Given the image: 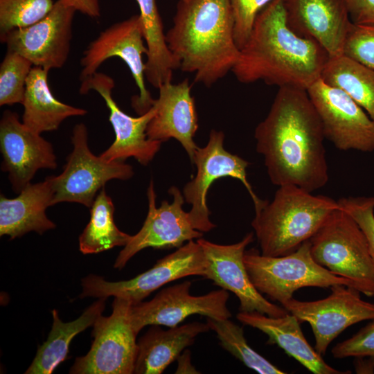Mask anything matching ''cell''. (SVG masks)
<instances>
[{"label": "cell", "mask_w": 374, "mask_h": 374, "mask_svg": "<svg viewBox=\"0 0 374 374\" xmlns=\"http://www.w3.org/2000/svg\"><path fill=\"white\" fill-rule=\"evenodd\" d=\"M254 138L273 184L294 185L312 193L328 183L326 137L305 89L279 87Z\"/></svg>", "instance_id": "6da1fadb"}, {"label": "cell", "mask_w": 374, "mask_h": 374, "mask_svg": "<svg viewBox=\"0 0 374 374\" xmlns=\"http://www.w3.org/2000/svg\"><path fill=\"white\" fill-rule=\"evenodd\" d=\"M329 58L320 44L289 28L284 0H272L257 15L231 71L241 83L306 90L321 78Z\"/></svg>", "instance_id": "7a4b0ae2"}, {"label": "cell", "mask_w": 374, "mask_h": 374, "mask_svg": "<svg viewBox=\"0 0 374 374\" xmlns=\"http://www.w3.org/2000/svg\"><path fill=\"white\" fill-rule=\"evenodd\" d=\"M166 38L179 69L207 87L232 70L240 54L230 0L179 1Z\"/></svg>", "instance_id": "3957f363"}, {"label": "cell", "mask_w": 374, "mask_h": 374, "mask_svg": "<svg viewBox=\"0 0 374 374\" xmlns=\"http://www.w3.org/2000/svg\"><path fill=\"white\" fill-rule=\"evenodd\" d=\"M337 201L294 185L278 186L273 199L255 211L251 226L261 254L281 256L296 250L339 208Z\"/></svg>", "instance_id": "277c9868"}, {"label": "cell", "mask_w": 374, "mask_h": 374, "mask_svg": "<svg viewBox=\"0 0 374 374\" xmlns=\"http://www.w3.org/2000/svg\"><path fill=\"white\" fill-rule=\"evenodd\" d=\"M312 258L353 288L374 296V262L367 239L356 221L340 206L309 240Z\"/></svg>", "instance_id": "5b68a950"}, {"label": "cell", "mask_w": 374, "mask_h": 374, "mask_svg": "<svg viewBox=\"0 0 374 374\" xmlns=\"http://www.w3.org/2000/svg\"><path fill=\"white\" fill-rule=\"evenodd\" d=\"M244 262L255 287L281 305L303 287L330 288L335 285L353 287L348 280L315 262L309 240L291 253L281 256H264L255 249L245 251Z\"/></svg>", "instance_id": "8992f818"}, {"label": "cell", "mask_w": 374, "mask_h": 374, "mask_svg": "<svg viewBox=\"0 0 374 374\" xmlns=\"http://www.w3.org/2000/svg\"><path fill=\"white\" fill-rule=\"evenodd\" d=\"M73 148L66 158L63 171L50 176L53 190V205L76 202L91 207L97 191L109 180H126L134 175L132 167L124 161H108L94 155L88 145V130L84 123L73 129Z\"/></svg>", "instance_id": "52a82bcc"}, {"label": "cell", "mask_w": 374, "mask_h": 374, "mask_svg": "<svg viewBox=\"0 0 374 374\" xmlns=\"http://www.w3.org/2000/svg\"><path fill=\"white\" fill-rule=\"evenodd\" d=\"M132 305L127 299L114 297L111 315L97 318L91 348L86 355L76 359L70 373H134L138 346L130 319Z\"/></svg>", "instance_id": "ba28073f"}, {"label": "cell", "mask_w": 374, "mask_h": 374, "mask_svg": "<svg viewBox=\"0 0 374 374\" xmlns=\"http://www.w3.org/2000/svg\"><path fill=\"white\" fill-rule=\"evenodd\" d=\"M206 267L207 260L201 245L197 241L190 240L157 260L151 269L128 280L109 282L93 274L84 278L80 297H120L134 305L168 283L189 276L204 278Z\"/></svg>", "instance_id": "9c48e42d"}, {"label": "cell", "mask_w": 374, "mask_h": 374, "mask_svg": "<svg viewBox=\"0 0 374 374\" xmlns=\"http://www.w3.org/2000/svg\"><path fill=\"white\" fill-rule=\"evenodd\" d=\"M224 134L212 130L206 145L195 151L193 164L197 167V174L183 188V195L191 205L188 212L193 226L206 233L216 226L210 220V211L206 204L208 191L214 181L222 177H232L242 183L248 191L255 207L259 209L265 200L255 193L247 179L249 162L224 148Z\"/></svg>", "instance_id": "30bf717a"}, {"label": "cell", "mask_w": 374, "mask_h": 374, "mask_svg": "<svg viewBox=\"0 0 374 374\" xmlns=\"http://www.w3.org/2000/svg\"><path fill=\"white\" fill-rule=\"evenodd\" d=\"M147 54L140 16L134 15L111 25L90 42L80 60V81L96 73L107 60L121 58L128 66L139 88V94L132 98V105L141 115L153 106L155 100L145 83V62L143 57Z\"/></svg>", "instance_id": "8fae6325"}, {"label": "cell", "mask_w": 374, "mask_h": 374, "mask_svg": "<svg viewBox=\"0 0 374 374\" xmlns=\"http://www.w3.org/2000/svg\"><path fill=\"white\" fill-rule=\"evenodd\" d=\"M326 139L342 151H374V121L346 92L321 78L306 89Z\"/></svg>", "instance_id": "7c38bea8"}, {"label": "cell", "mask_w": 374, "mask_h": 374, "mask_svg": "<svg viewBox=\"0 0 374 374\" xmlns=\"http://www.w3.org/2000/svg\"><path fill=\"white\" fill-rule=\"evenodd\" d=\"M330 288L329 296L313 301L292 298L282 304L299 322H308L314 337V349L324 355L330 343L357 323L374 320V303L361 299L359 292L344 285Z\"/></svg>", "instance_id": "4fadbf2b"}, {"label": "cell", "mask_w": 374, "mask_h": 374, "mask_svg": "<svg viewBox=\"0 0 374 374\" xmlns=\"http://www.w3.org/2000/svg\"><path fill=\"white\" fill-rule=\"evenodd\" d=\"M168 192L173 197L172 202L164 200L157 208L154 182L150 181L147 190L148 211L145 222L120 251L114 265L115 268H123L135 254L145 248H179L184 242L202 238L203 233L194 229L188 213L183 208V193L176 186L170 187Z\"/></svg>", "instance_id": "5bb4252c"}, {"label": "cell", "mask_w": 374, "mask_h": 374, "mask_svg": "<svg viewBox=\"0 0 374 374\" xmlns=\"http://www.w3.org/2000/svg\"><path fill=\"white\" fill-rule=\"evenodd\" d=\"M191 282L178 283L161 290L152 300L132 305L130 319L138 333L146 326H178L187 317L199 314L215 319L231 317L227 308L229 294L224 289L201 296L190 294Z\"/></svg>", "instance_id": "9a60e30c"}, {"label": "cell", "mask_w": 374, "mask_h": 374, "mask_svg": "<svg viewBox=\"0 0 374 374\" xmlns=\"http://www.w3.org/2000/svg\"><path fill=\"white\" fill-rule=\"evenodd\" d=\"M75 10L57 0L50 13L39 21L14 30L2 39L7 51L16 52L34 66L46 71L60 69L71 51L72 26Z\"/></svg>", "instance_id": "2e32d148"}, {"label": "cell", "mask_w": 374, "mask_h": 374, "mask_svg": "<svg viewBox=\"0 0 374 374\" xmlns=\"http://www.w3.org/2000/svg\"><path fill=\"white\" fill-rule=\"evenodd\" d=\"M114 80L109 75L96 72L81 81L79 92L86 94L96 91L105 100L109 111V121L115 134V140L100 157L106 161H124L134 157L139 163L147 166L159 152L162 142L148 138V125L155 114L154 105L137 117L125 113L112 96Z\"/></svg>", "instance_id": "e0dca14e"}, {"label": "cell", "mask_w": 374, "mask_h": 374, "mask_svg": "<svg viewBox=\"0 0 374 374\" xmlns=\"http://www.w3.org/2000/svg\"><path fill=\"white\" fill-rule=\"evenodd\" d=\"M207 260L205 278L215 285L233 292L239 299L240 312H258L269 317H282L289 313L267 301L253 285L244 262L246 247L253 241V233H247L242 240L231 244H219L202 238L197 240Z\"/></svg>", "instance_id": "ac0fdd59"}, {"label": "cell", "mask_w": 374, "mask_h": 374, "mask_svg": "<svg viewBox=\"0 0 374 374\" xmlns=\"http://www.w3.org/2000/svg\"><path fill=\"white\" fill-rule=\"evenodd\" d=\"M1 170L15 192L30 183L39 169H55L56 157L51 143L20 121L16 112L6 110L0 121Z\"/></svg>", "instance_id": "d6986e66"}, {"label": "cell", "mask_w": 374, "mask_h": 374, "mask_svg": "<svg viewBox=\"0 0 374 374\" xmlns=\"http://www.w3.org/2000/svg\"><path fill=\"white\" fill-rule=\"evenodd\" d=\"M289 28L320 44L330 58L344 55L353 24L343 0H284Z\"/></svg>", "instance_id": "ffe728a7"}, {"label": "cell", "mask_w": 374, "mask_h": 374, "mask_svg": "<svg viewBox=\"0 0 374 374\" xmlns=\"http://www.w3.org/2000/svg\"><path fill=\"white\" fill-rule=\"evenodd\" d=\"M158 89L159 97L153 104L156 112L146 130L148 138L162 143L172 138L176 139L193 164L198 148L194 136L199 124L189 80L186 78L178 84L168 82Z\"/></svg>", "instance_id": "44dd1931"}, {"label": "cell", "mask_w": 374, "mask_h": 374, "mask_svg": "<svg viewBox=\"0 0 374 374\" xmlns=\"http://www.w3.org/2000/svg\"><path fill=\"white\" fill-rule=\"evenodd\" d=\"M236 318L242 323L257 328L268 337L267 344H276L314 374H345L325 362L307 341L300 322L293 314L273 317L258 312H240Z\"/></svg>", "instance_id": "7402d4cb"}, {"label": "cell", "mask_w": 374, "mask_h": 374, "mask_svg": "<svg viewBox=\"0 0 374 374\" xmlns=\"http://www.w3.org/2000/svg\"><path fill=\"white\" fill-rule=\"evenodd\" d=\"M53 190L50 176L44 181L29 184L13 199L0 197V235L11 239L30 232L42 234L55 224L46 214L53 206Z\"/></svg>", "instance_id": "603a6c76"}, {"label": "cell", "mask_w": 374, "mask_h": 374, "mask_svg": "<svg viewBox=\"0 0 374 374\" xmlns=\"http://www.w3.org/2000/svg\"><path fill=\"white\" fill-rule=\"evenodd\" d=\"M207 323L198 321L177 326L167 330L153 325L138 342L136 374H161L196 337L209 331Z\"/></svg>", "instance_id": "cb8c5ba5"}, {"label": "cell", "mask_w": 374, "mask_h": 374, "mask_svg": "<svg viewBox=\"0 0 374 374\" xmlns=\"http://www.w3.org/2000/svg\"><path fill=\"white\" fill-rule=\"evenodd\" d=\"M46 71L33 66L26 81L22 105V122L32 130L42 134L54 131L67 118L87 114V111L65 104L51 92Z\"/></svg>", "instance_id": "d4e9b609"}, {"label": "cell", "mask_w": 374, "mask_h": 374, "mask_svg": "<svg viewBox=\"0 0 374 374\" xmlns=\"http://www.w3.org/2000/svg\"><path fill=\"white\" fill-rule=\"evenodd\" d=\"M105 299H99L91 305L77 319L64 323L56 310H52L53 325L46 341L41 345L26 374H51L66 358L73 338L93 326L102 314Z\"/></svg>", "instance_id": "484cf974"}, {"label": "cell", "mask_w": 374, "mask_h": 374, "mask_svg": "<svg viewBox=\"0 0 374 374\" xmlns=\"http://www.w3.org/2000/svg\"><path fill=\"white\" fill-rule=\"evenodd\" d=\"M135 1L139 8V16L148 48L145 79L154 87L159 89L162 84L171 82L173 71L179 69V63L166 42L156 0Z\"/></svg>", "instance_id": "4316f807"}, {"label": "cell", "mask_w": 374, "mask_h": 374, "mask_svg": "<svg viewBox=\"0 0 374 374\" xmlns=\"http://www.w3.org/2000/svg\"><path fill=\"white\" fill-rule=\"evenodd\" d=\"M321 79L346 92L374 121V69L343 55L329 58Z\"/></svg>", "instance_id": "83f0119b"}, {"label": "cell", "mask_w": 374, "mask_h": 374, "mask_svg": "<svg viewBox=\"0 0 374 374\" xmlns=\"http://www.w3.org/2000/svg\"><path fill=\"white\" fill-rule=\"evenodd\" d=\"M90 220L79 237L80 251L98 253L118 246H125L132 235L120 231L114 222V205L104 188L90 207Z\"/></svg>", "instance_id": "f1b7e54d"}, {"label": "cell", "mask_w": 374, "mask_h": 374, "mask_svg": "<svg viewBox=\"0 0 374 374\" xmlns=\"http://www.w3.org/2000/svg\"><path fill=\"white\" fill-rule=\"evenodd\" d=\"M206 323L216 333L220 346L248 368L261 374L285 373L251 348L244 337L243 328L229 319L207 317Z\"/></svg>", "instance_id": "f546056e"}, {"label": "cell", "mask_w": 374, "mask_h": 374, "mask_svg": "<svg viewBox=\"0 0 374 374\" xmlns=\"http://www.w3.org/2000/svg\"><path fill=\"white\" fill-rule=\"evenodd\" d=\"M55 3L54 0H0V39L14 30L39 21Z\"/></svg>", "instance_id": "4dcf8cb0"}, {"label": "cell", "mask_w": 374, "mask_h": 374, "mask_svg": "<svg viewBox=\"0 0 374 374\" xmlns=\"http://www.w3.org/2000/svg\"><path fill=\"white\" fill-rule=\"evenodd\" d=\"M32 62L21 55L7 51L0 64V105L22 104Z\"/></svg>", "instance_id": "1f68e13d"}, {"label": "cell", "mask_w": 374, "mask_h": 374, "mask_svg": "<svg viewBox=\"0 0 374 374\" xmlns=\"http://www.w3.org/2000/svg\"><path fill=\"white\" fill-rule=\"evenodd\" d=\"M331 353L337 359L354 357L357 373H373L374 320L351 337L336 344Z\"/></svg>", "instance_id": "d6a6232c"}, {"label": "cell", "mask_w": 374, "mask_h": 374, "mask_svg": "<svg viewBox=\"0 0 374 374\" xmlns=\"http://www.w3.org/2000/svg\"><path fill=\"white\" fill-rule=\"evenodd\" d=\"M344 55L374 69V25L352 24Z\"/></svg>", "instance_id": "836d02e7"}, {"label": "cell", "mask_w": 374, "mask_h": 374, "mask_svg": "<svg viewBox=\"0 0 374 374\" xmlns=\"http://www.w3.org/2000/svg\"><path fill=\"white\" fill-rule=\"evenodd\" d=\"M364 232L374 262V197H348L337 200Z\"/></svg>", "instance_id": "e575fe53"}, {"label": "cell", "mask_w": 374, "mask_h": 374, "mask_svg": "<svg viewBox=\"0 0 374 374\" xmlns=\"http://www.w3.org/2000/svg\"><path fill=\"white\" fill-rule=\"evenodd\" d=\"M272 0H230L238 48L246 43L258 13Z\"/></svg>", "instance_id": "d590c367"}, {"label": "cell", "mask_w": 374, "mask_h": 374, "mask_svg": "<svg viewBox=\"0 0 374 374\" xmlns=\"http://www.w3.org/2000/svg\"><path fill=\"white\" fill-rule=\"evenodd\" d=\"M353 24L374 25V0H343Z\"/></svg>", "instance_id": "8d00e7d4"}, {"label": "cell", "mask_w": 374, "mask_h": 374, "mask_svg": "<svg viewBox=\"0 0 374 374\" xmlns=\"http://www.w3.org/2000/svg\"><path fill=\"white\" fill-rule=\"evenodd\" d=\"M65 4L72 7L76 12L91 18L100 16L99 0H62Z\"/></svg>", "instance_id": "74e56055"}, {"label": "cell", "mask_w": 374, "mask_h": 374, "mask_svg": "<svg viewBox=\"0 0 374 374\" xmlns=\"http://www.w3.org/2000/svg\"><path fill=\"white\" fill-rule=\"evenodd\" d=\"M177 360L178 364L175 373H200L191 363V354L189 350H184Z\"/></svg>", "instance_id": "f35d334b"}, {"label": "cell", "mask_w": 374, "mask_h": 374, "mask_svg": "<svg viewBox=\"0 0 374 374\" xmlns=\"http://www.w3.org/2000/svg\"><path fill=\"white\" fill-rule=\"evenodd\" d=\"M179 1H188V0H178Z\"/></svg>", "instance_id": "ab89813d"}]
</instances>
